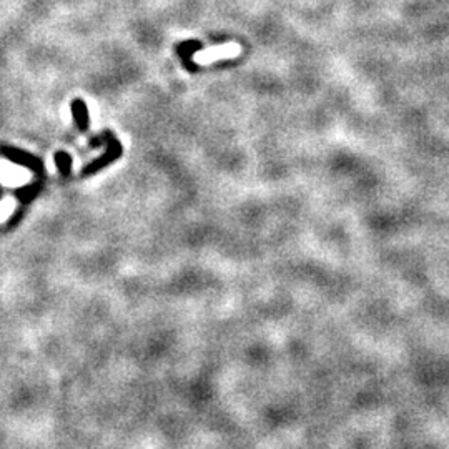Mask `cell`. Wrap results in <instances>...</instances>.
I'll return each instance as SVG.
<instances>
[{
  "label": "cell",
  "mask_w": 449,
  "mask_h": 449,
  "mask_svg": "<svg viewBox=\"0 0 449 449\" xmlns=\"http://www.w3.org/2000/svg\"><path fill=\"white\" fill-rule=\"evenodd\" d=\"M0 168H2V171H0V177L4 178V182H7V183H22V180L17 178V177H19L20 173H25L23 170L17 168V166H14V165H9V163L0 165Z\"/></svg>",
  "instance_id": "2"
},
{
  "label": "cell",
  "mask_w": 449,
  "mask_h": 449,
  "mask_svg": "<svg viewBox=\"0 0 449 449\" xmlns=\"http://www.w3.org/2000/svg\"><path fill=\"white\" fill-rule=\"evenodd\" d=\"M12 208H14V200L2 201V205H0V220L7 218V215L12 212Z\"/></svg>",
  "instance_id": "3"
},
{
  "label": "cell",
  "mask_w": 449,
  "mask_h": 449,
  "mask_svg": "<svg viewBox=\"0 0 449 449\" xmlns=\"http://www.w3.org/2000/svg\"><path fill=\"white\" fill-rule=\"evenodd\" d=\"M239 45L238 44H225V45H220V47H210V49H205V50H200L196 52L193 55V60L196 63L200 65H208L212 62H217V60H221V58H233L236 57L239 53Z\"/></svg>",
  "instance_id": "1"
}]
</instances>
